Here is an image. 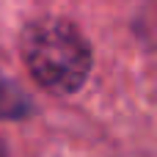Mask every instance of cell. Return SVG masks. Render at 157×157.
Here are the masks:
<instances>
[{"label": "cell", "instance_id": "obj_1", "mask_svg": "<svg viewBox=\"0 0 157 157\" xmlns=\"http://www.w3.org/2000/svg\"><path fill=\"white\" fill-rule=\"evenodd\" d=\"M22 61L28 75L50 94L66 97L86 86L94 66L88 39L66 19H36L22 33Z\"/></svg>", "mask_w": 157, "mask_h": 157}, {"label": "cell", "instance_id": "obj_2", "mask_svg": "<svg viewBox=\"0 0 157 157\" xmlns=\"http://www.w3.org/2000/svg\"><path fill=\"white\" fill-rule=\"evenodd\" d=\"M30 113V99L25 97V91L8 80L0 77V119H22Z\"/></svg>", "mask_w": 157, "mask_h": 157}, {"label": "cell", "instance_id": "obj_3", "mask_svg": "<svg viewBox=\"0 0 157 157\" xmlns=\"http://www.w3.org/2000/svg\"><path fill=\"white\" fill-rule=\"evenodd\" d=\"M0 157H6V144L0 141Z\"/></svg>", "mask_w": 157, "mask_h": 157}]
</instances>
